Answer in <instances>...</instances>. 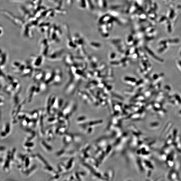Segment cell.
Listing matches in <instances>:
<instances>
[{
  "instance_id": "cell-11",
  "label": "cell",
  "mask_w": 181,
  "mask_h": 181,
  "mask_svg": "<svg viewBox=\"0 0 181 181\" xmlns=\"http://www.w3.org/2000/svg\"><path fill=\"white\" fill-rule=\"evenodd\" d=\"M42 146L45 149L46 151H51L52 150V148L49 145H48L44 142H42L41 143Z\"/></svg>"
},
{
  "instance_id": "cell-5",
  "label": "cell",
  "mask_w": 181,
  "mask_h": 181,
  "mask_svg": "<svg viewBox=\"0 0 181 181\" xmlns=\"http://www.w3.org/2000/svg\"><path fill=\"white\" fill-rule=\"evenodd\" d=\"M37 85L34 84H31L29 85L26 90V99L28 103H30L35 97V92Z\"/></svg>"
},
{
  "instance_id": "cell-3",
  "label": "cell",
  "mask_w": 181,
  "mask_h": 181,
  "mask_svg": "<svg viewBox=\"0 0 181 181\" xmlns=\"http://www.w3.org/2000/svg\"><path fill=\"white\" fill-rule=\"evenodd\" d=\"M54 74L53 80L49 86L59 85L62 82L63 75L62 70L57 68L54 70Z\"/></svg>"
},
{
  "instance_id": "cell-13",
  "label": "cell",
  "mask_w": 181,
  "mask_h": 181,
  "mask_svg": "<svg viewBox=\"0 0 181 181\" xmlns=\"http://www.w3.org/2000/svg\"><path fill=\"white\" fill-rule=\"evenodd\" d=\"M4 96L2 95V94H1V106H4L5 104V98Z\"/></svg>"
},
{
  "instance_id": "cell-4",
  "label": "cell",
  "mask_w": 181,
  "mask_h": 181,
  "mask_svg": "<svg viewBox=\"0 0 181 181\" xmlns=\"http://www.w3.org/2000/svg\"><path fill=\"white\" fill-rule=\"evenodd\" d=\"M45 72L39 69H34V71L31 78L35 82L38 83L43 81Z\"/></svg>"
},
{
  "instance_id": "cell-6",
  "label": "cell",
  "mask_w": 181,
  "mask_h": 181,
  "mask_svg": "<svg viewBox=\"0 0 181 181\" xmlns=\"http://www.w3.org/2000/svg\"><path fill=\"white\" fill-rule=\"evenodd\" d=\"M34 68L30 65H28L23 70L21 75L22 77H32V75L33 73Z\"/></svg>"
},
{
  "instance_id": "cell-14",
  "label": "cell",
  "mask_w": 181,
  "mask_h": 181,
  "mask_svg": "<svg viewBox=\"0 0 181 181\" xmlns=\"http://www.w3.org/2000/svg\"><path fill=\"white\" fill-rule=\"evenodd\" d=\"M5 149V148L4 147L1 146V152L2 151H4Z\"/></svg>"
},
{
  "instance_id": "cell-2",
  "label": "cell",
  "mask_w": 181,
  "mask_h": 181,
  "mask_svg": "<svg viewBox=\"0 0 181 181\" xmlns=\"http://www.w3.org/2000/svg\"><path fill=\"white\" fill-rule=\"evenodd\" d=\"M45 57L41 54L32 55L30 57V65L34 69H39L44 62Z\"/></svg>"
},
{
  "instance_id": "cell-12",
  "label": "cell",
  "mask_w": 181,
  "mask_h": 181,
  "mask_svg": "<svg viewBox=\"0 0 181 181\" xmlns=\"http://www.w3.org/2000/svg\"><path fill=\"white\" fill-rule=\"evenodd\" d=\"M10 127L9 124L8 123L6 124L5 129V132L7 134H8L10 132Z\"/></svg>"
},
{
  "instance_id": "cell-1",
  "label": "cell",
  "mask_w": 181,
  "mask_h": 181,
  "mask_svg": "<svg viewBox=\"0 0 181 181\" xmlns=\"http://www.w3.org/2000/svg\"><path fill=\"white\" fill-rule=\"evenodd\" d=\"M64 50L59 49L52 51L47 56V59L51 62H58L63 60Z\"/></svg>"
},
{
  "instance_id": "cell-9",
  "label": "cell",
  "mask_w": 181,
  "mask_h": 181,
  "mask_svg": "<svg viewBox=\"0 0 181 181\" xmlns=\"http://www.w3.org/2000/svg\"><path fill=\"white\" fill-rule=\"evenodd\" d=\"M22 62L19 61H14L11 64V68L13 71L18 69L21 65Z\"/></svg>"
},
{
  "instance_id": "cell-7",
  "label": "cell",
  "mask_w": 181,
  "mask_h": 181,
  "mask_svg": "<svg viewBox=\"0 0 181 181\" xmlns=\"http://www.w3.org/2000/svg\"><path fill=\"white\" fill-rule=\"evenodd\" d=\"M54 71H48L45 72L44 78L43 81H44L49 86L50 84L52 82L54 76Z\"/></svg>"
},
{
  "instance_id": "cell-10",
  "label": "cell",
  "mask_w": 181,
  "mask_h": 181,
  "mask_svg": "<svg viewBox=\"0 0 181 181\" xmlns=\"http://www.w3.org/2000/svg\"><path fill=\"white\" fill-rule=\"evenodd\" d=\"M38 84L41 92L45 91L48 86V84L44 81L38 83Z\"/></svg>"
},
{
  "instance_id": "cell-8",
  "label": "cell",
  "mask_w": 181,
  "mask_h": 181,
  "mask_svg": "<svg viewBox=\"0 0 181 181\" xmlns=\"http://www.w3.org/2000/svg\"><path fill=\"white\" fill-rule=\"evenodd\" d=\"M8 60V55L5 51L1 50L0 62L1 69L3 70L5 68Z\"/></svg>"
}]
</instances>
